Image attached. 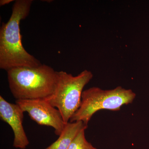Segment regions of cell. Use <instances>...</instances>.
<instances>
[{"instance_id":"1","label":"cell","mask_w":149,"mask_h":149,"mask_svg":"<svg viewBox=\"0 0 149 149\" xmlns=\"http://www.w3.org/2000/svg\"><path fill=\"white\" fill-rule=\"evenodd\" d=\"M32 0H17L10 18L0 29V68L7 71L15 68L36 67L40 62L27 52L23 47L20 34V22L28 16Z\"/></svg>"},{"instance_id":"2","label":"cell","mask_w":149,"mask_h":149,"mask_svg":"<svg viewBox=\"0 0 149 149\" xmlns=\"http://www.w3.org/2000/svg\"><path fill=\"white\" fill-rule=\"evenodd\" d=\"M7 76L11 93L16 100H48L56 87L57 71L45 64L12 68Z\"/></svg>"},{"instance_id":"3","label":"cell","mask_w":149,"mask_h":149,"mask_svg":"<svg viewBox=\"0 0 149 149\" xmlns=\"http://www.w3.org/2000/svg\"><path fill=\"white\" fill-rule=\"evenodd\" d=\"M136 97V93L132 90L121 86L109 90L98 87L90 88L83 91L80 107L69 122L81 121L88 125L97 111L103 109L118 111L123 106L132 103Z\"/></svg>"},{"instance_id":"4","label":"cell","mask_w":149,"mask_h":149,"mask_svg":"<svg viewBox=\"0 0 149 149\" xmlns=\"http://www.w3.org/2000/svg\"><path fill=\"white\" fill-rule=\"evenodd\" d=\"M57 82L52 97L47 100L59 111L65 124L80 107L83 89L93 78L92 72L85 70L76 76L57 71Z\"/></svg>"},{"instance_id":"5","label":"cell","mask_w":149,"mask_h":149,"mask_svg":"<svg viewBox=\"0 0 149 149\" xmlns=\"http://www.w3.org/2000/svg\"><path fill=\"white\" fill-rule=\"evenodd\" d=\"M15 103L37 124L52 127L57 136L64 130L66 124L60 112L46 100H16Z\"/></svg>"},{"instance_id":"6","label":"cell","mask_w":149,"mask_h":149,"mask_svg":"<svg viewBox=\"0 0 149 149\" xmlns=\"http://www.w3.org/2000/svg\"><path fill=\"white\" fill-rule=\"evenodd\" d=\"M23 113L18 104L8 102L0 96L1 120L10 125L14 135L13 147L20 149H26L29 144L22 124Z\"/></svg>"},{"instance_id":"7","label":"cell","mask_w":149,"mask_h":149,"mask_svg":"<svg viewBox=\"0 0 149 149\" xmlns=\"http://www.w3.org/2000/svg\"><path fill=\"white\" fill-rule=\"evenodd\" d=\"M88 125H85L81 121L68 122L65 125L62 133L56 141L50 146L44 149H68L70 145L78 133L83 129H87Z\"/></svg>"},{"instance_id":"8","label":"cell","mask_w":149,"mask_h":149,"mask_svg":"<svg viewBox=\"0 0 149 149\" xmlns=\"http://www.w3.org/2000/svg\"><path fill=\"white\" fill-rule=\"evenodd\" d=\"M80 130L70 145L68 149H97L86 140L85 130Z\"/></svg>"},{"instance_id":"9","label":"cell","mask_w":149,"mask_h":149,"mask_svg":"<svg viewBox=\"0 0 149 149\" xmlns=\"http://www.w3.org/2000/svg\"><path fill=\"white\" fill-rule=\"evenodd\" d=\"M12 1H13V0H1V1H0V6H1L8 4Z\"/></svg>"}]
</instances>
